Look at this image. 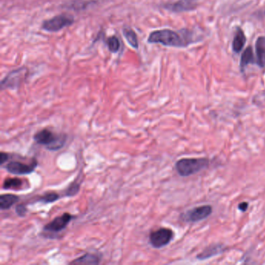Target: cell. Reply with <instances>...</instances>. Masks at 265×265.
<instances>
[{
  "mask_svg": "<svg viewBox=\"0 0 265 265\" xmlns=\"http://www.w3.org/2000/svg\"><path fill=\"white\" fill-rule=\"evenodd\" d=\"M123 35H124L126 41H128L130 45L132 46V48L135 49L139 48V40H138L137 35L132 28L124 27L123 29Z\"/></svg>",
  "mask_w": 265,
  "mask_h": 265,
  "instance_id": "obj_17",
  "label": "cell"
},
{
  "mask_svg": "<svg viewBox=\"0 0 265 265\" xmlns=\"http://www.w3.org/2000/svg\"><path fill=\"white\" fill-rule=\"evenodd\" d=\"M16 212L18 214V216L20 217H24L27 212V208L23 204H20L16 207Z\"/></svg>",
  "mask_w": 265,
  "mask_h": 265,
  "instance_id": "obj_22",
  "label": "cell"
},
{
  "mask_svg": "<svg viewBox=\"0 0 265 265\" xmlns=\"http://www.w3.org/2000/svg\"><path fill=\"white\" fill-rule=\"evenodd\" d=\"M224 250V246L220 244L210 245V246H207L201 254L197 256V258L199 260H205L207 258H212L213 256L221 254Z\"/></svg>",
  "mask_w": 265,
  "mask_h": 265,
  "instance_id": "obj_12",
  "label": "cell"
},
{
  "mask_svg": "<svg viewBox=\"0 0 265 265\" xmlns=\"http://www.w3.org/2000/svg\"><path fill=\"white\" fill-rule=\"evenodd\" d=\"M254 61V52H253V48L249 46L245 49V52H243L242 56L241 59V69L242 72L245 71V68L249 64Z\"/></svg>",
  "mask_w": 265,
  "mask_h": 265,
  "instance_id": "obj_16",
  "label": "cell"
},
{
  "mask_svg": "<svg viewBox=\"0 0 265 265\" xmlns=\"http://www.w3.org/2000/svg\"><path fill=\"white\" fill-rule=\"evenodd\" d=\"M173 230L168 228H161L153 231L149 236V243L153 247L160 249L166 246L174 238Z\"/></svg>",
  "mask_w": 265,
  "mask_h": 265,
  "instance_id": "obj_5",
  "label": "cell"
},
{
  "mask_svg": "<svg viewBox=\"0 0 265 265\" xmlns=\"http://www.w3.org/2000/svg\"><path fill=\"white\" fill-rule=\"evenodd\" d=\"M248 207H249V204L248 203H242L241 204H239L238 208L239 209L242 211V212H246L247 210Z\"/></svg>",
  "mask_w": 265,
  "mask_h": 265,
  "instance_id": "obj_24",
  "label": "cell"
},
{
  "mask_svg": "<svg viewBox=\"0 0 265 265\" xmlns=\"http://www.w3.org/2000/svg\"><path fill=\"white\" fill-rule=\"evenodd\" d=\"M27 70L26 68H20L17 70L12 71L5 77L2 81L1 86L2 89H6L9 87H14L19 85V82L23 80V77L26 76Z\"/></svg>",
  "mask_w": 265,
  "mask_h": 265,
  "instance_id": "obj_9",
  "label": "cell"
},
{
  "mask_svg": "<svg viewBox=\"0 0 265 265\" xmlns=\"http://www.w3.org/2000/svg\"><path fill=\"white\" fill-rule=\"evenodd\" d=\"M38 166V162L35 160L31 163L27 164L20 161H11L6 165V169L10 174L16 175H25L30 174L35 171Z\"/></svg>",
  "mask_w": 265,
  "mask_h": 265,
  "instance_id": "obj_7",
  "label": "cell"
},
{
  "mask_svg": "<svg viewBox=\"0 0 265 265\" xmlns=\"http://www.w3.org/2000/svg\"><path fill=\"white\" fill-rule=\"evenodd\" d=\"M34 140L39 145H44L48 150L57 151L65 145L67 136L56 135L49 129L44 128L35 133Z\"/></svg>",
  "mask_w": 265,
  "mask_h": 265,
  "instance_id": "obj_3",
  "label": "cell"
},
{
  "mask_svg": "<svg viewBox=\"0 0 265 265\" xmlns=\"http://www.w3.org/2000/svg\"><path fill=\"white\" fill-rule=\"evenodd\" d=\"M101 262V259L98 255L94 254H85L81 258L74 260L70 264L75 265H98Z\"/></svg>",
  "mask_w": 265,
  "mask_h": 265,
  "instance_id": "obj_14",
  "label": "cell"
},
{
  "mask_svg": "<svg viewBox=\"0 0 265 265\" xmlns=\"http://www.w3.org/2000/svg\"><path fill=\"white\" fill-rule=\"evenodd\" d=\"M212 213V207L208 204L199 206L182 214V219L187 223H197L205 220Z\"/></svg>",
  "mask_w": 265,
  "mask_h": 265,
  "instance_id": "obj_6",
  "label": "cell"
},
{
  "mask_svg": "<svg viewBox=\"0 0 265 265\" xmlns=\"http://www.w3.org/2000/svg\"><path fill=\"white\" fill-rule=\"evenodd\" d=\"M23 184V181L20 178H6L4 181L2 188L4 190H19Z\"/></svg>",
  "mask_w": 265,
  "mask_h": 265,
  "instance_id": "obj_18",
  "label": "cell"
},
{
  "mask_svg": "<svg viewBox=\"0 0 265 265\" xmlns=\"http://www.w3.org/2000/svg\"><path fill=\"white\" fill-rule=\"evenodd\" d=\"M8 159H9V155H8L7 153L2 152L1 154H0V162H1V165H3V164L8 161Z\"/></svg>",
  "mask_w": 265,
  "mask_h": 265,
  "instance_id": "obj_23",
  "label": "cell"
},
{
  "mask_svg": "<svg viewBox=\"0 0 265 265\" xmlns=\"http://www.w3.org/2000/svg\"><path fill=\"white\" fill-rule=\"evenodd\" d=\"M80 189H81V183H77V182H73L71 183L69 188L67 189L65 191V196H75L80 191Z\"/></svg>",
  "mask_w": 265,
  "mask_h": 265,
  "instance_id": "obj_21",
  "label": "cell"
},
{
  "mask_svg": "<svg viewBox=\"0 0 265 265\" xmlns=\"http://www.w3.org/2000/svg\"><path fill=\"white\" fill-rule=\"evenodd\" d=\"M190 31L182 30L174 31L169 29H163L153 31L148 38L151 44H161L168 47L183 48L194 42Z\"/></svg>",
  "mask_w": 265,
  "mask_h": 265,
  "instance_id": "obj_1",
  "label": "cell"
},
{
  "mask_svg": "<svg viewBox=\"0 0 265 265\" xmlns=\"http://www.w3.org/2000/svg\"><path fill=\"white\" fill-rule=\"evenodd\" d=\"M209 165V161L206 158H184L176 163L175 169L182 177H189L204 170Z\"/></svg>",
  "mask_w": 265,
  "mask_h": 265,
  "instance_id": "obj_2",
  "label": "cell"
},
{
  "mask_svg": "<svg viewBox=\"0 0 265 265\" xmlns=\"http://www.w3.org/2000/svg\"><path fill=\"white\" fill-rule=\"evenodd\" d=\"M257 63L261 68L265 67V37H259L256 41Z\"/></svg>",
  "mask_w": 265,
  "mask_h": 265,
  "instance_id": "obj_11",
  "label": "cell"
},
{
  "mask_svg": "<svg viewBox=\"0 0 265 265\" xmlns=\"http://www.w3.org/2000/svg\"><path fill=\"white\" fill-rule=\"evenodd\" d=\"M19 200V197L15 195L12 194L2 195L0 197V208L2 210L9 209Z\"/></svg>",
  "mask_w": 265,
  "mask_h": 265,
  "instance_id": "obj_15",
  "label": "cell"
},
{
  "mask_svg": "<svg viewBox=\"0 0 265 265\" xmlns=\"http://www.w3.org/2000/svg\"><path fill=\"white\" fill-rule=\"evenodd\" d=\"M60 196L58 193L54 192V191H51V192H47L44 194V195H42L38 199V202L39 203H44V204H48V203H55L56 201L60 199Z\"/></svg>",
  "mask_w": 265,
  "mask_h": 265,
  "instance_id": "obj_19",
  "label": "cell"
},
{
  "mask_svg": "<svg viewBox=\"0 0 265 265\" xmlns=\"http://www.w3.org/2000/svg\"><path fill=\"white\" fill-rule=\"evenodd\" d=\"M74 18L68 14H60L42 23V29L48 32H58L74 23Z\"/></svg>",
  "mask_w": 265,
  "mask_h": 265,
  "instance_id": "obj_4",
  "label": "cell"
},
{
  "mask_svg": "<svg viewBox=\"0 0 265 265\" xmlns=\"http://www.w3.org/2000/svg\"><path fill=\"white\" fill-rule=\"evenodd\" d=\"M246 39L245 36V32L242 29L238 27L237 30V32L235 34L234 39L233 41V52L236 53H239L242 51L243 48L245 47V43H246Z\"/></svg>",
  "mask_w": 265,
  "mask_h": 265,
  "instance_id": "obj_13",
  "label": "cell"
},
{
  "mask_svg": "<svg viewBox=\"0 0 265 265\" xmlns=\"http://www.w3.org/2000/svg\"><path fill=\"white\" fill-rule=\"evenodd\" d=\"M197 2L195 0H178L177 2L166 3L163 7L174 13H182L195 10Z\"/></svg>",
  "mask_w": 265,
  "mask_h": 265,
  "instance_id": "obj_10",
  "label": "cell"
},
{
  "mask_svg": "<svg viewBox=\"0 0 265 265\" xmlns=\"http://www.w3.org/2000/svg\"><path fill=\"white\" fill-rule=\"evenodd\" d=\"M106 44H107L109 51L112 52V53H116L120 49V41L117 37L112 36L108 38L106 41Z\"/></svg>",
  "mask_w": 265,
  "mask_h": 265,
  "instance_id": "obj_20",
  "label": "cell"
},
{
  "mask_svg": "<svg viewBox=\"0 0 265 265\" xmlns=\"http://www.w3.org/2000/svg\"><path fill=\"white\" fill-rule=\"evenodd\" d=\"M73 216L69 213H64L61 216H58L54 219L51 223L44 225V229L50 233H59L66 228L71 220H73Z\"/></svg>",
  "mask_w": 265,
  "mask_h": 265,
  "instance_id": "obj_8",
  "label": "cell"
}]
</instances>
